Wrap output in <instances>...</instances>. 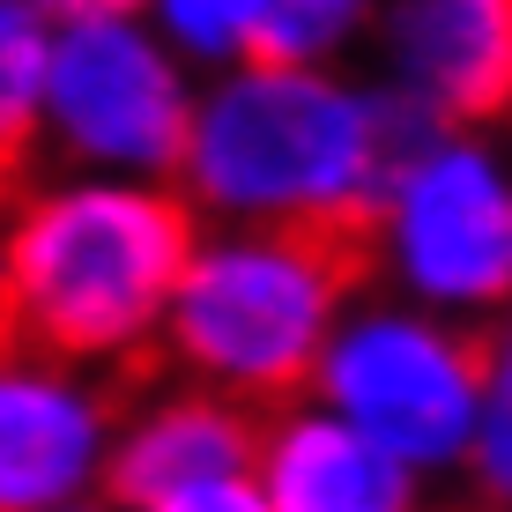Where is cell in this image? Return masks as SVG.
Listing matches in <instances>:
<instances>
[{
	"mask_svg": "<svg viewBox=\"0 0 512 512\" xmlns=\"http://www.w3.org/2000/svg\"><path fill=\"white\" fill-rule=\"evenodd\" d=\"M245 475L268 512H438L423 475L386 461L372 438H357L312 401H282L260 416Z\"/></svg>",
	"mask_w": 512,
	"mask_h": 512,
	"instance_id": "obj_10",
	"label": "cell"
},
{
	"mask_svg": "<svg viewBox=\"0 0 512 512\" xmlns=\"http://www.w3.org/2000/svg\"><path fill=\"white\" fill-rule=\"evenodd\" d=\"M193 231L171 179H23L0 201V334L97 379L134 372L156 357Z\"/></svg>",
	"mask_w": 512,
	"mask_h": 512,
	"instance_id": "obj_2",
	"label": "cell"
},
{
	"mask_svg": "<svg viewBox=\"0 0 512 512\" xmlns=\"http://www.w3.org/2000/svg\"><path fill=\"white\" fill-rule=\"evenodd\" d=\"M372 290L461 327L512 305V156L498 127H409L357 231Z\"/></svg>",
	"mask_w": 512,
	"mask_h": 512,
	"instance_id": "obj_4",
	"label": "cell"
},
{
	"mask_svg": "<svg viewBox=\"0 0 512 512\" xmlns=\"http://www.w3.org/2000/svg\"><path fill=\"white\" fill-rule=\"evenodd\" d=\"M364 52L416 127H498L512 104V0H379Z\"/></svg>",
	"mask_w": 512,
	"mask_h": 512,
	"instance_id": "obj_8",
	"label": "cell"
},
{
	"mask_svg": "<svg viewBox=\"0 0 512 512\" xmlns=\"http://www.w3.org/2000/svg\"><path fill=\"white\" fill-rule=\"evenodd\" d=\"M498 357V327H461L386 290H357L312 364L305 401L438 490L461 483V453Z\"/></svg>",
	"mask_w": 512,
	"mask_h": 512,
	"instance_id": "obj_5",
	"label": "cell"
},
{
	"mask_svg": "<svg viewBox=\"0 0 512 512\" xmlns=\"http://www.w3.org/2000/svg\"><path fill=\"white\" fill-rule=\"evenodd\" d=\"M38 75H45V23L23 0H0V201L38 164Z\"/></svg>",
	"mask_w": 512,
	"mask_h": 512,
	"instance_id": "obj_12",
	"label": "cell"
},
{
	"mask_svg": "<svg viewBox=\"0 0 512 512\" xmlns=\"http://www.w3.org/2000/svg\"><path fill=\"white\" fill-rule=\"evenodd\" d=\"M141 512H268L253 490V475H238V483H208V490H179V498H156Z\"/></svg>",
	"mask_w": 512,
	"mask_h": 512,
	"instance_id": "obj_15",
	"label": "cell"
},
{
	"mask_svg": "<svg viewBox=\"0 0 512 512\" xmlns=\"http://www.w3.org/2000/svg\"><path fill=\"white\" fill-rule=\"evenodd\" d=\"M416 119L364 67L238 60L201 75L171 193L201 231H305L357 245Z\"/></svg>",
	"mask_w": 512,
	"mask_h": 512,
	"instance_id": "obj_1",
	"label": "cell"
},
{
	"mask_svg": "<svg viewBox=\"0 0 512 512\" xmlns=\"http://www.w3.org/2000/svg\"><path fill=\"white\" fill-rule=\"evenodd\" d=\"M141 23L193 82L245 60V8L238 0H141Z\"/></svg>",
	"mask_w": 512,
	"mask_h": 512,
	"instance_id": "obj_13",
	"label": "cell"
},
{
	"mask_svg": "<svg viewBox=\"0 0 512 512\" xmlns=\"http://www.w3.org/2000/svg\"><path fill=\"white\" fill-rule=\"evenodd\" d=\"M253 438L260 416L208 394V386L164 379L141 394H119L112 446H104V505L141 512L156 498H179V490L238 483L253 468Z\"/></svg>",
	"mask_w": 512,
	"mask_h": 512,
	"instance_id": "obj_9",
	"label": "cell"
},
{
	"mask_svg": "<svg viewBox=\"0 0 512 512\" xmlns=\"http://www.w3.org/2000/svg\"><path fill=\"white\" fill-rule=\"evenodd\" d=\"M23 8L52 30V23H82V15H119V8H141V0H23Z\"/></svg>",
	"mask_w": 512,
	"mask_h": 512,
	"instance_id": "obj_16",
	"label": "cell"
},
{
	"mask_svg": "<svg viewBox=\"0 0 512 512\" xmlns=\"http://www.w3.org/2000/svg\"><path fill=\"white\" fill-rule=\"evenodd\" d=\"M67 512H119V505H104V498H82V505H67Z\"/></svg>",
	"mask_w": 512,
	"mask_h": 512,
	"instance_id": "obj_17",
	"label": "cell"
},
{
	"mask_svg": "<svg viewBox=\"0 0 512 512\" xmlns=\"http://www.w3.org/2000/svg\"><path fill=\"white\" fill-rule=\"evenodd\" d=\"M461 483L475 498H490V512H505V490H512V357L490 364L483 409H475V431L461 453Z\"/></svg>",
	"mask_w": 512,
	"mask_h": 512,
	"instance_id": "obj_14",
	"label": "cell"
},
{
	"mask_svg": "<svg viewBox=\"0 0 512 512\" xmlns=\"http://www.w3.org/2000/svg\"><path fill=\"white\" fill-rule=\"evenodd\" d=\"M119 386L0 334V512H67L104 498Z\"/></svg>",
	"mask_w": 512,
	"mask_h": 512,
	"instance_id": "obj_7",
	"label": "cell"
},
{
	"mask_svg": "<svg viewBox=\"0 0 512 512\" xmlns=\"http://www.w3.org/2000/svg\"><path fill=\"white\" fill-rule=\"evenodd\" d=\"M201 82L156 45L141 8L45 30L38 156L90 179H171Z\"/></svg>",
	"mask_w": 512,
	"mask_h": 512,
	"instance_id": "obj_6",
	"label": "cell"
},
{
	"mask_svg": "<svg viewBox=\"0 0 512 512\" xmlns=\"http://www.w3.org/2000/svg\"><path fill=\"white\" fill-rule=\"evenodd\" d=\"M357 290L364 268L342 238L193 231L156 327V357L171 364V379L268 416L282 401H305L312 364Z\"/></svg>",
	"mask_w": 512,
	"mask_h": 512,
	"instance_id": "obj_3",
	"label": "cell"
},
{
	"mask_svg": "<svg viewBox=\"0 0 512 512\" xmlns=\"http://www.w3.org/2000/svg\"><path fill=\"white\" fill-rule=\"evenodd\" d=\"M238 8H245V60L357 67L379 0H238Z\"/></svg>",
	"mask_w": 512,
	"mask_h": 512,
	"instance_id": "obj_11",
	"label": "cell"
}]
</instances>
